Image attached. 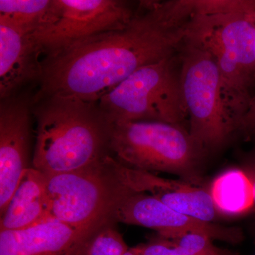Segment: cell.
<instances>
[{
    "mask_svg": "<svg viewBox=\"0 0 255 255\" xmlns=\"http://www.w3.org/2000/svg\"><path fill=\"white\" fill-rule=\"evenodd\" d=\"M193 1H140L125 27L45 58L32 103L52 96L97 102L139 69L178 54L196 15Z\"/></svg>",
    "mask_w": 255,
    "mask_h": 255,
    "instance_id": "6da1fadb",
    "label": "cell"
},
{
    "mask_svg": "<svg viewBox=\"0 0 255 255\" xmlns=\"http://www.w3.org/2000/svg\"><path fill=\"white\" fill-rule=\"evenodd\" d=\"M37 135L32 167L46 175L72 172L110 155L112 124L97 102L52 96L32 103Z\"/></svg>",
    "mask_w": 255,
    "mask_h": 255,
    "instance_id": "7a4b0ae2",
    "label": "cell"
},
{
    "mask_svg": "<svg viewBox=\"0 0 255 255\" xmlns=\"http://www.w3.org/2000/svg\"><path fill=\"white\" fill-rule=\"evenodd\" d=\"M252 0L229 12L197 14L191 36L209 50L221 75L226 109L238 128L255 95V28Z\"/></svg>",
    "mask_w": 255,
    "mask_h": 255,
    "instance_id": "3957f363",
    "label": "cell"
},
{
    "mask_svg": "<svg viewBox=\"0 0 255 255\" xmlns=\"http://www.w3.org/2000/svg\"><path fill=\"white\" fill-rule=\"evenodd\" d=\"M110 152L125 167L176 174L196 185L207 154L184 125L154 121L112 124Z\"/></svg>",
    "mask_w": 255,
    "mask_h": 255,
    "instance_id": "277c9868",
    "label": "cell"
},
{
    "mask_svg": "<svg viewBox=\"0 0 255 255\" xmlns=\"http://www.w3.org/2000/svg\"><path fill=\"white\" fill-rule=\"evenodd\" d=\"M97 104L111 124L154 121L183 125L188 112L179 53L139 69Z\"/></svg>",
    "mask_w": 255,
    "mask_h": 255,
    "instance_id": "5b68a950",
    "label": "cell"
},
{
    "mask_svg": "<svg viewBox=\"0 0 255 255\" xmlns=\"http://www.w3.org/2000/svg\"><path fill=\"white\" fill-rule=\"evenodd\" d=\"M179 55L189 133L207 153L219 150L238 128L225 105L217 64L190 34Z\"/></svg>",
    "mask_w": 255,
    "mask_h": 255,
    "instance_id": "8992f818",
    "label": "cell"
},
{
    "mask_svg": "<svg viewBox=\"0 0 255 255\" xmlns=\"http://www.w3.org/2000/svg\"><path fill=\"white\" fill-rule=\"evenodd\" d=\"M46 178L52 219L80 229L115 223L112 214L123 184L114 172L112 156L85 168Z\"/></svg>",
    "mask_w": 255,
    "mask_h": 255,
    "instance_id": "52a82bcc",
    "label": "cell"
},
{
    "mask_svg": "<svg viewBox=\"0 0 255 255\" xmlns=\"http://www.w3.org/2000/svg\"><path fill=\"white\" fill-rule=\"evenodd\" d=\"M135 11L119 0H53L48 23L32 36L42 54L50 58L97 35L122 29Z\"/></svg>",
    "mask_w": 255,
    "mask_h": 255,
    "instance_id": "ba28073f",
    "label": "cell"
},
{
    "mask_svg": "<svg viewBox=\"0 0 255 255\" xmlns=\"http://www.w3.org/2000/svg\"><path fill=\"white\" fill-rule=\"evenodd\" d=\"M112 219L116 223L151 228L163 237L196 232L207 235L213 240L233 243L241 241L243 237L237 228L225 227L188 217L169 209L150 194L133 190L124 184Z\"/></svg>",
    "mask_w": 255,
    "mask_h": 255,
    "instance_id": "9c48e42d",
    "label": "cell"
},
{
    "mask_svg": "<svg viewBox=\"0 0 255 255\" xmlns=\"http://www.w3.org/2000/svg\"><path fill=\"white\" fill-rule=\"evenodd\" d=\"M31 100L19 95L0 103V215L14 195L23 172L31 167Z\"/></svg>",
    "mask_w": 255,
    "mask_h": 255,
    "instance_id": "30bf717a",
    "label": "cell"
},
{
    "mask_svg": "<svg viewBox=\"0 0 255 255\" xmlns=\"http://www.w3.org/2000/svg\"><path fill=\"white\" fill-rule=\"evenodd\" d=\"M112 166L122 184L133 190L150 194L179 214L208 223H214L220 215L210 191L196 184L129 168L119 163L113 157Z\"/></svg>",
    "mask_w": 255,
    "mask_h": 255,
    "instance_id": "8fae6325",
    "label": "cell"
},
{
    "mask_svg": "<svg viewBox=\"0 0 255 255\" xmlns=\"http://www.w3.org/2000/svg\"><path fill=\"white\" fill-rule=\"evenodd\" d=\"M102 228L80 229L50 219L24 229L0 231V255H73Z\"/></svg>",
    "mask_w": 255,
    "mask_h": 255,
    "instance_id": "7c38bea8",
    "label": "cell"
},
{
    "mask_svg": "<svg viewBox=\"0 0 255 255\" xmlns=\"http://www.w3.org/2000/svg\"><path fill=\"white\" fill-rule=\"evenodd\" d=\"M42 52L31 33L0 20V99L18 95L30 82L41 80Z\"/></svg>",
    "mask_w": 255,
    "mask_h": 255,
    "instance_id": "4fadbf2b",
    "label": "cell"
},
{
    "mask_svg": "<svg viewBox=\"0 0 255 255\" xmlns=\"http://www.w3.org/2000/svg\"><path fill=\"white\" fill-rule=\"evenodd\" d=\"M52 219L46 174L26 169L20 179L4 214L0 231L24 229Z\"/></svg>",
    "mask_w": 255,
    "mask_h": 255,
    "instance_id": "5bb4252c",
    "label": "cell"
},
{
    "mask_svg": "<svg viewBox=\"0 0 255 255\" xmlns=\"http://www.w3.org/2000/svg\"><path fill=\"white\" fill-rule=\"evenodd\" d=\"M209 191L220 214H241L254 206L253 188L242 169H228L220 174Z\"/></svg>",
    "mask_w": 255,
    "mask_h": 255,
    "instance_id": "9a60e30c",
    "label": "cell"
},
{
    "mask_svg": "<svg viewBox=\"0 0 255 255\" xmlns=\"http://www.w3.org/2000/svg\"><path fill=\"white\" fill-rule=\"evenodd\" d=\"M204 233L189 232L167 238L157 234L136 247L140 255H236L215 246Z\"/></svg>",
    "mask_w": 255,
    "mask_h": 255,
    "instance_id": "2e32d148",
    "label": "cell"
},
{
    "mask_svg": "<svg viewBox=\"0 0 255 255\" xmlns=\"http://www.w3.org/2000/svg\"><path fill=\"white\" fill-rule=\"evenodd\" d=\"M53 0H0V20L33 34L49 21Z\"/></svg>",
    "mask_w": 255,
    "mask_h": 255,
    "instance_id": "e0dca14e",
    "label": "cell"
},
{
    "mask_svg": "<svg viewBox=\"0 0 255 255\" xmlns=\"http://www.w3.org/2000/svg\"><path fill=\"white\" fill-rule=\"evenodd\" d=\"M115 224L108 223L92 236L86 255H123L130 248Z\"/></svg>",
    "mask_w": 255,
    "mask_h": 255,
    "instance_id": "ac0fdd59",
    "label": "cell"
},
{
    "mask_svg": "<svg viewBox=\"0 0 255 255\" xmlns=\"http://www.w3.org/2000/svg\"><path fill=\"white\" fill-rule=\"evenodd\" d=\"M240 130H246L255 133V95L242 119Z\"/></svg>",
    "mask_w": 255,
    "mask_h": 255,
    "instance_id": "d6986e66",
    "label": "cell"
},
{
    "mask_svg": "<svg viewBox=\"0 0 255 255\" xmlns=\"http://www.w3.org/2000/svg\"><path fill=\"white\" fill-rule=\"evenodd\" d=\"M242 169L251 182L253 191V201L255 207V152L245 160Z\"/></svg>",
    "mask_w": 255,
    "mask_h": 255,
    "instance_id": "ffe728a7",
    "label": "cell"
},
{
    "mask_svg": "<svg viewBox=\"0 0 255 255\" xmlns=\"http://www.w3.org/2000/svg\"><path fill=\"white\" fill-rule=\"evenodd\" d=\"M92 238V236L91 238H90V239L88 240V241L85 242V243H84V244L82 245V246L80 247V248H79L78 251L75 252V254H74L73 255H86L89 243H90V240H91Z\"/></svg>",
    "mask_w": 255,
    "mask_h": 255,
    "instance_id": "44dd1931",
    "label": "cell"
},
{
    "mask_svg": "<svg viewBox=\"0 0 255 255\" xmlns=\"http://www.w3.org/2000/svg\"><path fill=\"white\" fill-rule=\"evenodd\" d=\"M251 14L252 18H253V23H254L255 41V0H252L251 1Z\"/></svg>",
    "mask_w": 255,
    "mask_h": 255,
    "instance_id": "7402d4cb",
    "label": "cell"
},
{
    "mask_svg": "<svg viewBox=\"0 0 255 255\" xmlns=\"http://www.w3.org/2000/svg\"><path fill=\"white\" fill-rule=\"evenodd\" d=\"M123 255H140V254H139L136 247L135 246L129 248Z\"/></svg>",
    "mask_w": 255,
    "mask_h": 255,
    "instance_id": "603a6c76",
    "label": "cell"
},
{
    "mask_svg": "<svg viewBox=\"0 0 255 255\" xmlns=\"http://www.w3.org/2000/svg\"><path fill=\"white\" fill-rule=\"evenodd\" d=\"M254 255H255V254Z\"/></svg>",
    "mask_w": 255,
    "mask_h": 255,
    "instance_id": "cb8c5ba5",
    "label": "cell"
}]
</instances>
